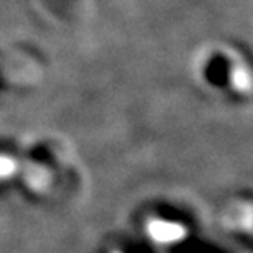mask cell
Returning a JSON list of instances; mask_svg holds the SVG:
<instances>
[{
    "mask_svg": "<svg viewBox=\"0 0 253 253\" xmlns=\"http://www.w3.org/2000/svg\"><path fill=\"white\" fill-rule=\"evenodd\" d=\"M150 235L155 240L163 242V244H169V242H176L179 239H183L184 229L178 224H171V222H151L150 224Z\"/></svg>",
    "mask_w": 253,
    "mask_h": 253,
    "instance_id": "6da1fadb",
    "label": "cell"
}]
</instances>
